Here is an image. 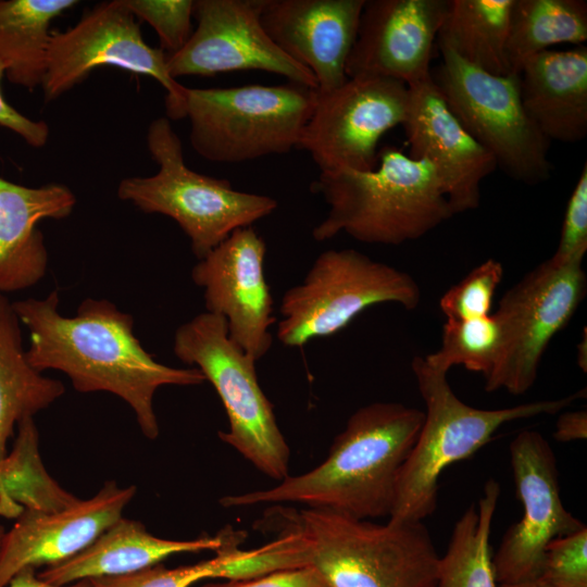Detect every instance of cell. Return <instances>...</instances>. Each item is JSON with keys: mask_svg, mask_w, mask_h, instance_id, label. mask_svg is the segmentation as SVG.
Returning a JSON list of instances; mask_svg holds the SVG:
<instances>
[{"mask_svg": "<svg viewBox=\"0 0 587 587\" xmlns=\"http://www.w3.org/2000/svg\"><path fill=\"white\" fill-rule=\"evenodd\" d=\"M539 577L553 587H587V527L553 539Z\"/></svg>", "mask_w": 587, "mask_h": 587, "instance_id": "cell-34", "label": "cell"}, {"mask_svg": "<svg viewBox=\"0 0 587 587\" xmlns=\"http://www.w3.org/2000/svg\"><path fill=\"white\" fill-rule=\"evenodd\" d=\"M307 541L330 587H435L439 555L423 522L376 524L326 509H274Z\"/></svg>", "mask_w": 587, "mask_h": 587, "instance_id": "cell-5", "label": "cell"}, {"mask_svg": "<svg viewBox=\"0 0 587 587\" xmlns=\"http://www.w3.org/2000/svg\"><path fill=\"white\" fill-rule=\"evenodd\" d=\"M242 541L233 539L216 555L191 565L167 569L161 563L116 576L89 579L93 587H191L210 578L247 579L287 569L290 554L280 539L250 550L239 549Z\"/></svg>", "mask_w": 587, "mask_h": 587, "instance_id": "cell-25", "label": "cell"}, {"mask_svg": "<svg viewBox=\"0 0 587 587\" xmlns=\"http://www.w3.org/2000/svg\"><path fill=\"white\" fill-rule=\"evenodd\" d=\"M173 350L216 390L229 421L221 440L266 476H289V447L259 385L257 361L229 338L226 319L207 311L196 315L176 329Z\"/></svg>", "mask_w": 587, "mask_h": 587, "instance_id": "cell-8", "label": "cell"}, {"mask_svg": "<svg viewBox=\"0 0 587 587\" xmlns=\"http://www.w3.org/2000/svg\"><path fill=\"white\" fill-rule=\"evenodd\" d=\"M408 99L404 83L384 77L347 78L330 91H316L296 148L309 152L321 172L373 170L378 141L402 125Z\"/></svg>", "mask_w": 587, "mask_h": 587, "instance_id": "cell-13", "label": "cell"}, {"mask_svg": "<svg viewBox=\"0 0 587 587\" xmlns=\"http://www.w3.org/2000/svg\"><path fill=\"white\" fill-rule=\"evenodd\" d=\"M449 0H365L346 76L384 77L407 86L429 77Z\"/></svg>", "mask_w": 587, "mask_h": 587, "instance_id": "cell-17", "label": "cell"}, {"mask_svg": "<svg viewBox=\"0 0 587 587\" xmlns=\"http://www.w3.org/2000/svg\"><path fill=\"white\" fill-rule=\"evenodd\" d=\"M584 259H548L510 288L494 315L502 332L498 360L485 377L488 392L522 395L534 385L541 358L587 291Z\"/></svg>", "mask_w": 587, "mask_h": 587, "instance_id": "cell-11", "label": "cell"}, {"mask_svg": "<svg viewBox=\"0 0 587 587\" xmlns=\"http://www.w3.org/2000/svg\"><path fill=\"white\" fill-rule=\"evenodd\" d=\"M408 90L402 127L409 155L434 166L453 215L478 208L482 183L497 168L495 159L450 111L432 75Z\"/></svg>", "mask_w": 587, "mask_h": 587, "instance_id": "cell-18", "label": "cell"}, {"mask_svg": "<svg viewBox=\"0 0 587 587\" xmlns=\"http://www.w3.org/2000/svg\"><path fill=\"white\" fill-rule=\"evenodd\" d=\"M420 301V286L410 274L354 249H329L283 295L277 339L300 347L338 333L371 305L392 302L414 310Z\"/></svg>", "mask_w": 587, "mask_h": 587, "instance_id": "cell-9", "label": "cell"}, {"mask_svg": "<svg viewBox=\"0 0 587 587\" xmlns=\"http://www.w3.org/2000/svg\"><path fill=\"white\" fill-rule=\"evenodd\" d=\"M147 145L158 172L148 177L124 178L117 197L132 201L145 213L173 218L190 239L198 260L234 230L251 226L277 208V201L268 196L236 190L227 179L189 168L182 141L167 117L152 121Z\"/></svg>", "mask_w": 587, "mask_h": 587, "instance_id": "cell-6", "label": "cell"}, {"mask_svg": "<svg viewBox=\"0 0 587 587\" xmlns=\"http://www.w3.org/2000/svg\"><path fill=\"white\" fill-rule=\"evenodd\" d=\"M510 462L523 516L492 557L498 584L539 577L549 542L586 526L562 502L557 458L540 433H519L510 444Z\"/></svg>", "mask_w": 587, "mask_h": 587, "instance_id": "cell-14", "label": "cell"}, {"mask_svg": "<svg viewBox=\"0 0 587 587\" xmlns=\"http://www.w3.org/2000/svg\"><path fill=\"white\" fill-rule=\"evenodd\" d=\"M76 0H0V61L10 83L42 85L52 21Z\"/></svg>", "mask_w": 587, "mask_h": 587, "instance_id": "cell-26", "label": "cell"}, {"mask_svg": "<svg viewBox=\"0 0 587 587\" xmlns=\"http://www.w3.org/2000/svg\"><path fill=\"white\" fill-rule=\"evenodd\" d=\"M5 587H93L89 579L67 585H55L41 579L33 567H26L15 574Z\"/></svg>", "mask_w": 587, "mask_h": 587, "instance_id": "cell-39", "label": "cell"}, {"mask_svg": "<svg viewBox=\"0 0 587 587\" xmlns=\"http://www.w3.org/2000/svg\"><path fill=\"white\" fill-rule=\"evenodd\" d=\"M365 0H263L261 23L273 42L315 77L317 92L347 80L346 63Z\"/></svg>", "mask_w": 587, "mask_h": 587, "instance_id": "cell-20", "label": "cell"}, {"mask_svg": "<svg viewBox=\"0 0 587 587\" xmlns=\"http://www.w3.org/2000/svg\"><path fill=\"white\" fill-rule=\"evenodd\" d=\"M264 239L251 227L234 230L191 270L207 312L226 319L229 338L255 361L272 347L273 298L264 276Z\"/></svg>", "mask_w": 587, "mask_h": 587, "instance_id": "cell-16", "label": "cell"}, {"mask_svg": "<svg viewBox=\"0 0 587 587\" xmlns=\"http://www.w3.org/2000/svg\"><path fill=\"white\" fill-rule=\"evenodd\" d=\"M5 533H7V529L0 523V552H1V547H2V542H3V539H4Z\"/></svg>", "mask_w": 587, "mask_h": 587, "instance_id": "cell-42", "label": "cell"}, {"mask_svg": "<svg viewBox=\"0 0 587 587\" xmlns=\"http://www.w3.org/2000/svg\"><path fill=\"white\" fill-rule=\"evenodd\" d=\"M501 344V327L494 314L464 321L447 320L440 348L424 358L440 371L448 373L452 366L463 365L485 378L498 360Z\"/></svg>", "mask_w": 587, "mask_h": 587, "instance_id": "cell-31", "label": "cell"}, {"mask_svg": "<svg viewBox=\"0 0 587 587\" xmlns=\"http://www.w3.org/2000/svg\"><path fill=\"white\" fill-rule=\"evenodd\" d=\"M135 17L157 32L166 55L178 52L192 34L193 0H123Z\"/></svg>", "mask_w": 587, "mask_h": 587, "instance_id": "cell-33", "label": "cell"}, {"mask_svg": "<svg viewBox=\"0 0 587 587\" xmlns=\"http://www.w3.org/2000/svg\"><path fill=\"white\" fill-rule=\"evenodd\" d=\"M587 251V163L567 200L560 240L551 257L557 262L584 259Z\"/></svg>", "mask_w": 587, "mask_h": 587, "instance_id": "cell-35", "label": "cell"}, {"mask_svg": "<svg viewBox=\"0 0 587 587\" xmlns=\"http://www.w3.org/2000/svg\"><path fill=\"white\" fill-rule=\"evenodd\" d=\"M498 587H553V586L542 580L540 577H537L534 579H528V580H523V582L498 584Z\"/></svg>", "mask_w": 587, "mask_h": 587, "instance_id": "cell-40", "label": "cell"}, {"mask_svg": "<svg viewBox=\"0 0 587 587\" xmlns=\"http://www.w3.org/2000/svg\"><path fill=\"white\" fill-rule=\"evenodd\" d=\"M519 74L523 107L544 137L575 143L587 136V47L546 50Z\"/></svg>", "mask_w": 587, "mask_h": 587, "instance_id": "cell-22", "label": "cell"}, {"mask_svg": "<svg viewBox=\"0 0 587 587\" xmlns=\"http://www.w3.org/2000/svg\"><path fill=\"white\" fill-rule=\"evenodd\" d=\"M78 500L48 473L34 417L22 420L12 449L0 461V516L16 519L24 509L60 511Z\"/></svg>", "mask_w": 587, "mask_h": 587, "instance_id": "cell-28", "label": "cell"}, {"mask_svg": "<svg viewBox=\"0 0 587 587\" xmlns=\"http://www.w3.org/2000/svg\"><path fill=\"white\" fill-rule=\"evenodd\" d=\"M513 0H449L438 47L495 75L510 74L507 39Z\"/></svg>", "mask_w": 587, "mask_h": 587, "instance_id": "cell-27", "label": "cell"}, {"mask_svg": "<svg viewBox=\"0 0 587 587\" xmlns=\"http://www.w3.org/2000/svg\"><path fill=\"white\" fill-rule=\"evenodd\" d=\"M502 277V264L494 259L473 268L441 297L439 305L447 320L464 321L489 315Z\"/></svg>", "mask_w": 587, "mask_h": 587, "instance_id": "cell-32", "label": "cell"}, {"mask_svg": "<svg viewBox=\"0 0 587 587\" xmlns=\"http://www.w3.org/2000/svg\"><path fill=\"white\" fill-rule=\"evenodd\" d=\"M316 90L288 83L230 88H187L190 142L202 158L240 163L296 148Z\"/></svg>", "mask_w": 587, "mask_h": 587, "instance_id": "cell-7", "label": "cell"}, {"mask_svg": "<svg viewBox=\"0 0 587 587\" xmlns=\"http://www.w3.org/2000/svg\"><path fill=\"white\" fill-rule=\"evenodd\" d=\"M75 203L64 185L26 187L0 176V292L28 288L45 276L48 251L37 224L68 216Z\"/></svg>", "mask_w": 587, "mask_h": 587, "instance_id": "cell-21", "label": "cell"}, {"mask_svg": "<svg viewBox=\"0 0 587 587\" xmlns=\"http://www.w3.org/2000/svg\"><path fill=\"white\" fill-rule=\"evenodd\" d=\"M262 5L263 0L193 1L197 27L178 52L167 55L170 75L176 79L258 70L316 90L313 74L283 52L264 30Z\"/></svg>", "mask_w": 587, "mask_h": 587, "instance_id": "cell-15", "label": "cell"}, {"mask_svg": "<svg viewBox=\"0 0 587 587\" xmlns=\"http://www.w3.org/2000/svg\"><path fill=\"white\" fill-rule=\"evenodd\" d=\"M235 533L223 529L215 536L172 540L157 537L142 523L122 516L85 549L61 563L45 567L38 576L51 584L67 585L123 575L157 565L175 554L217 551Z\"/></svg>", "mask_w": 587, "mask_h": 587, "instance_id": "cell-23", "label": "cell"}, {"mask_svg": "<svg viewBox=\"0 0 587 587\" xmlns=\"http://www.w3.org/2000/svg\"><path fill=\"white\" fill-rule=\"evenodd\" d=\"M21 322L12 302L0 292V461L17 424L47 409L64 392V385L43 376L26 358Z\"/></svg>", "mask_w": 587, "mask_h": 587, "instance_id": "cell-24", "label": "cell"}, {"mask_svg": "<svg viewBox=\"0 0 587 587\" xmlns=\"http://www.w3.org/2000/svg\"><path fill=\"white\" fill-rule=\"evenodd\" d=\"M586 328H584V337L577 346V363L578 366L583 370L584 373L587 371V342H586Z\"/></svg>", "mask_w": 587, "mask_h": 587, "instance_id": "cell-41", "label": "cell"}, {"mask_svg": "<svg viewBox=\"0 0 587 587\" xmlns=\"http://www.w3.org/2000/svg\"><path fill=\"white\" fill-rule=\"evenodd\" d=\"M433 80L464 129L512 179L537 185L549 179V143L527 115L517 73L495 75L448 49Z\"/></svg>", "mask_w": 587, "mask_h": 587, "instance_id": "cell-10", "label": "cell"}, {"mask_svg": "<svg viewBox=\"0 0 587 587\" xmlns=\"http://www.w3.org/2000/svg\"><path fill=\"white\" fill-rule=\"evenodd\" d=\"M586 40L585 0H513L505 48L511 73L557 45L583 46Z\"/></svg>", "mask_w": 587, "mask_h": 587, "instance_id": "cell-29", "label": "cell"}, {"mask_svg": "<svg viewBox=\"0 0 587 587\" xmlns=\"http://www.w3.org/2000/svg\"><path fill=\"white\" fill-rule=\"evenodd\" d=\"M587 437L586 410L567 411L559 415L553 438L560 442L584 440Z\"/></svg>", "mask_w": 587, "mask_h": 587, "instance_id": "cell-38", "label": "cell"}, {"mask_svg": "<svg viewBox=\"0 0 587 587\" xmlns=\"http://www.w3.org/2000/svg\"><path fill=\"white\" fill-rule=\"evenodd\" d=\"M166 59L162 49L143 40L123 0L100 2L73 27L51 32L41 85L45 100L57 99L97 67L114 66L154 78L166 90L167 118H184L187 88L170 75Z\"/></svg>", "mask_w": 587, "mask_h": 587, "instance_id": "cell-12", "label": "cell"}, {"mask_svg": "<svg viewBox=\"0 0 587 587\" xmlns=\"http://www.w3.org/2000/svg\"><path fill=\"white\" fill-rule=\"evenodd\" d=\"M5 74V67L0 61V83ZM0 126L5 127L21 136L27 145L40 148L49 139V126L43 121H33L10 105L1 92L0 87Z\"/></svg>", "mask_w": 587, "mask_h": 587, "instance_id": "cell-37", "label": "cell"}, {"mask_svg": "<svg viewBox=\"0 0 587 587\" xmlns=\"http://www.w3.org/2000/svg\"><path fill=\"white\" fill-rule=\"evenodd\" d=\"M424 422V411L399 402L359 408L316 467L276 486L223 497V507L300 503L355 519L389 516L398 476Z\"/></svg>", "mask_w": 587, "mask_h": 587, "instance_id": "cell-2", "label": "cell"}, {"mask_svg": "<svg viewBox=\"0 0 587 587\" xmlns=\"http://www.w3.org/2000/svg\"><path fill=\"white\" fill-rule=\"evenodd\" d=\"M499 496L498 482L487 480L478 504L457 521L438 560L435 587H498L489 539Z\"/></svg>", "mask_w": 587, "mask_h": 587, "instance_id": "cell-30", "label": "cell"}, {"mask_svg": "<svg viewBox=\"0 0 587 587\" xmlns=\"http://www.w3.org/2000/svg\"><path fill=\"white\" fill-rule=\"evenodd\" d=\"M59 292L45 299L12 302L29 332L26 358L38 372L61 371L79 392L105 391L124 400L148 439L159 435L153 408L155 391L165 385L192 386L205 382L197 367L159 363L134 334L133 316L109 300L88 298L75 316L59 312Z\"/></svg>", "mask_w": 587, "mask_h": 587, "instance_id": "cell-1", "label": "cell"}, {"mask_svg": "<svg viewBox=\"0 0 587 587\" xmlns=\"http://www.w3.org/2000/svg\"><path fill=\"white\" fill-rule=\"evenodd\" d=\"M201 587H330L324 577L311 565L275 571L247 579H229Z\"/></svg>", "mask_w": 587, "mask_h": 587, "instance_id": "cell-36", "label": "cell"}, {"mask_svg": "<svg viewBox=\"0 0 587 587\" xmlns=\"http://www.w3.org/2000/svg\"><path fill=\"white\" fill-rule=\"evenodd\" d=\"M136 486L108 480L89 499L53 512L24 509L7 529L0 552V587L26 567L61 563L92 542L136 495Z\"/></svg>", "mask_w": 587, "mask_h": 587, "instance_id": "cell-19", "label": "cell"}, {"mask_svg": "<svg viewBox=\"0 0 587 587\" xmlns=\"http://www.w3.org/2000/svg\"><path fill=\"white\" fill-rule=\"evenodd\" d=\"M411 366L425 403L424 422L398 476L389 515L392 523L422 522L432 515L437 507L441 473L478 451L502 425L559 413L583 396L580 390L559 399L478 409L459 399L448 383L447 372L433 367L424 357H414Z\"/></svg>", "mask_w": 587, "mask_h": 587, "instance_id": "cell-4", "label": "cell"}, {"mask_svg": "<svg viewBox=\"0 0 587 587\" xmlns=\"http://www.w3.org/2000/svg\"><path fill=\"white\" fill-rule=\"evenodd\" d=\"M310 189L329 205L312 230L320 242L344 232L365 243L400 245L453 215L434 166L389 146L378 152L375 168L320 172Z\"/></svg>", "mask_w": 587, "mask_h": 587, "instance_id": "cell-3", "label": "cell"}]
</instances>
